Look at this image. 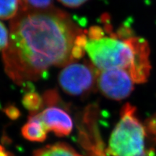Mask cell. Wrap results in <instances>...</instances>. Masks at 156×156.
<instances>
[{
    "label": "cell",
    "mask_w": 156,
    "mask_h": 156,
    "mask_svg": "<svg viewBox=\"0 0 156 156\" xmlns=\"http://www.w3.org/2000/svg\"><path fill=\"white\" fill-rule=\"evenodd\" d=\"M6 114L12 119H16L20 116V112L18 109L15 108V106H9L6 108Z\"/></svg>",
    "instance_id": "cell-14"
},
{
    "label": "cell",
    "mask_w": 156,
    "mask_h": 156,
    "mask_svg": "<svg viewBox=\"0 0 156 156\" xmlns=\"http://www.w3.org/2000/svg\"><path fill=\"white\" fill-rule=\"evenodd\" d=\"M48 132L58 136H67L73 128V120L67 112L55 106H50L36 114Z\"/></svg>",
    "instance_id": "cell-6"
},
{
    "label": "cell",
    "mask_w": 156,
    "mask_h": 156,
    "mask_svg": "<svg viewBox=\"0 0 156 156\" xmlns=\"http://www.w3.org/2000/svg\"><path fill=\"white\" fill-rule=\"evenodd\" d=\"M58 1L66 7L75 8L83 5L88 0H58Z\"/></svg>",
    "instance_id": "cell-13"
},
{
    "label": "cell",
    "mask_w": 156,
    "mask_h": 156,
    "mask_svg": "<svg viewBox=\"0 0 156 156\" xmlns=\"http://www.w3.org/2000/svg\"><path fill=\"white\" fill-rule=\"evenodd\" d=\"M98 72L93 64L70 63L60 72L58 83L68 94L86 95L96 85Z\"/></svg>",
    "instance_id": "cell-4"
},
{
    "label": "cell",
    "mask_w": 156,
    "mask_h": 156,
    "mask_svg": "<svg viewBox=\"0 0 156 156\" xmlns=\"http://www.w3.org/2000/svg\"><path fill=\"white\" fill-rule=\"evenodd\" d=\"M85 51L98 70L122 69L134 83H144L151 73L150 48L147 41L122 33L87 40Z\"/></svg>",
    "instance_id": "cell-2"
},
{
    "label": "cell",
    "mask_w": 156,
    "mask_h": 156,
    "mask_svg": "<svg viewBox=\"0 0 156 156\" xmlns=\"http://www.w3.org/2000/svg\"><path fill=\"white\" fill-rule=\"evenodd\" d=\"M134 84L131 76L124 69H112L98 72L96 86L109 99H125L132 93Z\"/></svg>",
    "instance_id": "cell-5"
},
{
    "label": "cell",
    "mask_w": 156,
    "mask_h": 156,
    "mask_svg": "<svg viewBox=\"0 0 156 156\" xmlns=\"http://www.w3.org/2000/svg\"><path fill=\"white\" fill-rule=\"evenodd\" d=\"M32 156H83L65 143H56L37 150Z\"/></svg>",
    "instance_id": "cell-8"
},
{
    "label": "cell",
    "mask_w": 156,
    "mask_h": 156,
    "mask_svg": "<svg viewBox=\"0 0 156 156\" xmlns=\"http://www.w3.org/2000/svg\"><path fill=\"white\" fill-rule=\"evenodd\" d=\"M23 9H44L51 7L53 0H22Z\"/></svg>",
    "instance_id": "cell-11"
},
{
    "label": "cell",
    "mask_w": 156,
    "mask_h": 156,
    "mask_svg": "<svg viewBox=\"0 0 156 156\" xmlns=\"http://www.w3.org/2000/svg\"><path fill=\"white\" fill-rule=\"evenodd\" d=\"M145 141V128L136 117V108L126 103L109 138L107 153L111 156H151Z\"/></svg>",
    "instance_id": "cell-3"
},
{
    "label": "cell",
    "mask_w": 156,
    "mask_h": 156,
    "mask_svg": "<svg viewBox=\"0 0 156 156\" xmlns=\"http://www.w3.org/2000/svg\"><path fill=\"white\" fill-rule=\"evenodd\" d=\"M23 137L32 142H44L47 137L48 130L37 114H30L28 122L21 130Z\"/></svg>",
    "instance_id": "cell-7"
},
{
    "label": "cell",
    "mask_w": 156,
    "mask_h": 156,
    "mask_svg": "<svg viewBox=\"0 0 156 156\" xmlns=\"http://www.w3.org/2000/svg\"><path fill=\"white\" fill-rule=\"evenodd\" d=\"M83 34L67 13L51 7L25 9L12 20L2 51L6 74L17 85L40 79L51 67L74 62L76 39Z\"/></svg>",
    "instance_id": "cell-1"
},
{
    "label": "cell",
    "mask_w": 156,
    "mask_h": 156,
    "mask_svg": "<svg viewBox=\"0 0 156 156\" xmlns=\"http://www.w3.org/2000/svg\"><path fill=\"white\" fill-rule=\"evenodd\" d=\"M0 156H12L8 152L5 151V149L2 146L0 145Z\"/></svg>",
    "instance_id": "cell-15"
},
{
    "label": "cell",
    "mask_w": 156,
    "mask_h": 156,
    "mask_svg": "<svg viewBox=\"0 0 156 156\" xmlns=\"http://www.w3.org/2000/svg\"><path fill=\"white\" fill-rule=\"evenodd\" d=\"M43 99L38 93H28L23 97V103L25 108L30 111L31 114H36L42 108L44 104Z\"/></svg>",
    "instance_id": "cell-10"
},
{
    "label": "cell",
    "mask_w": 156,
    "mask_h": 156,
    "mask_svg": "<svg viewBox=\"0 0 156 156\" xmlns=\"http://www.w3.org/2000/svg\"><path fill=\"white\" fill-rule=\"evenodd\" d=\"M23 9L22 0H0V19H14Z\"/></svg>",
    "instance_id": "cell-9"
},
{
    "label": "cell",
    "mask_w": 156,
    "mask_h": 156,
    "mask_svg": "<svg viewBox=\"0 0 156 156\" xmlns=\"http://www.w3.org/2000/svg\"><path fill=\"white\" fill-rule=\"evenodd\" d=\"M9 32L2 23L0 22V51H3L8 45Z\"/></svg>",
    "instance_id": "cell-12"
}]
</instances>
